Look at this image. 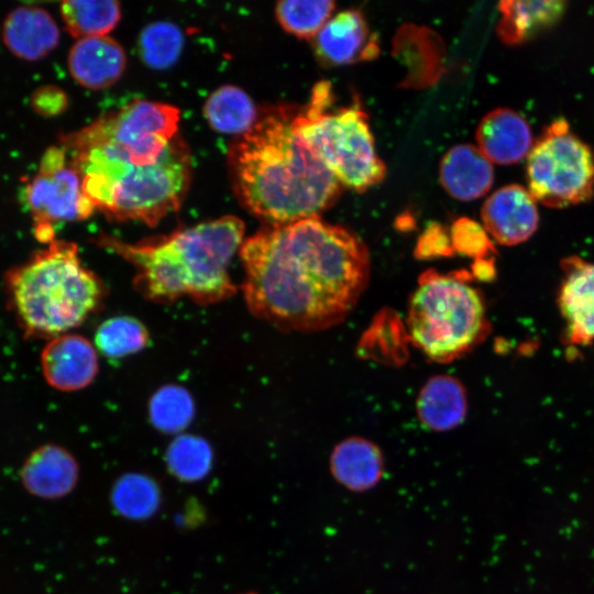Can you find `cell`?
Instances as JSON below:
<instances>
[{"mask_svg":"<svg viewBox=\"0 0 594 594\" xmlns=\"http://www.w3.org/2000/svg\"><path fill=\"white\" fill-rule=\"evenodd\" d=\"M239 252L250 311L284 331H320L342 322L370 280L363 241L320 217L267 226Z\"/></svg>","mask_w":594,"mask_h":594,"instance_id":"1","label":"cell"},{"mask_svg":"<svg viewBox=\"0 0 594 594\" xmlns=\"http://www.w3.org/2000/svg\"><path fill=\"white\" fill-rule=\"evenodd\" d=\"M179 119L174 106L138 99L62 138L96 209L150 227L179 209L191 177Z\"/></svg>","mask_w":594,"mask_h":594,"instance_id":"2","label":"cell"},{"mask_svg":"<svg viewBox=\"0 0 594 594\" xmlns=\"http://www.w3.org/2000/svg\"><path fill=\"white\" fill-rule=\"evenodd\" d=\"M295 108L266 109L229 150L232 186L241 204L268 226L320 217L342 185L299 135Z\"/></svg>","mask_w":594,"mask_h":594,"instance_id":"3","label":"cell"},{"mask_svg":"<svg viewBox=\"0 0 594 594\" xmlns=\"http://www.w3.org/2000/svg\"><path fill=\"white\" fill-rule=\"evenodd\" d=\"M244 230L241 219L224 216L134 244L109 235H100L97 244L135 268L133 283L144 298L166 304L188 296L210 305L237 290L229 266Z\"/></svg>","mask_w":594,"mask_h":594,"instance_id":"4","label":"cell"},{"mask_svg":"<svg viewBox=\"0 0 594 594\" xmlns=\"http://www.w3.org/2000/svg\"><path fill=\"white\" fill-rule=\"evenodd\" d=\"M8 304L24 336L52 339L100 308L106 287L75 243L54 240L4 275Z\"/></svg>","mask_w":594,"mask_h":594,"instance_id":"5","label":"cell"},{"mask_svg":"<svg viewBox=\"0 0 594 594\" xmlns=\"http://www.w3.org/2000/svg\"><path fill=\"white\" fill-rule=\"evenodd\" d=\"M332 100L330 84L318 82L309 103L296 111L295 125L341 185L363 193L382 182L386 167L376 153L361 105L354 101L351 106L329 110Z\"/></svg>","mask_w":594,"mask_h":594,"instance_id":"6","label":"cell"},{"mask_svg":"<svg viewBox=\"0 0 594 594\" xmlns=\"http://www.w3.org/2000/svg\"><path fill=\"white\" fill-rule=\"evenodd\" d=\"M407 322L414 343L439 363L473 350L490 328L481 293L463 279L438 273L420 278L410 298Z\"/></svg>","mask_w":594,"mask_h":594,"instance_id":"7","label":"cell"},{"mask_svg":"<svg viewBox=\"0 0 594 594\" xmlns=\"http://www.w3.org/2000/svg\"><path fill=\"white\" fill-rule=\"evenodd\" d=\"M528 190L549 208H566L594 195V153L563 119L553 121L527 156Z\"/></svg>","mask_w":594,"mask_h":594,"instance_id":"8","label":"cell"},{"mask_svg":"<svg viewBox=\"0 0 594 594\" xmlns=\"http://www.w3.org/2000/svg\"><path fill=\"white\" fill-rule=\"evenodd\" d=\"M26 200L34 220L35 238L54 241V223L85 220L95 211L82 194L79 174L69 165L51 174H37L26 186Z\"/></svg>","mask_w":594,"mask_h":594,"instance_id":"9","label":"cell"},{"mask_svg":"<svg viewBox=\"0 0 594 594\" xmlns=\"http://www.w3.org/2000/svg\"><path fill=\"white\" fill-rule=\"evenodd\" d=\"M562 279L558 306L564 321V340L569 345L585 346L594 342V262L568 256L560 262Z\"/></svg>","mask_w":594,"mask_h":594,"instance_id":"10","label":"cell"},{"mask_svg":"<svg viewBox=\"0 0 594 594\" xmlns=\"http://www.w3.org/2000/svg\"><path fill=\"white\" fill-rule=\"evenodd\" d=\"M314 51L324 66L372 61L380 53L377 36L364 15L349 9L331 16L314 37Z\"/></svg>","mask_w":594,"mask_h":594,"instance_id":"11","label":"cell"},{"mask_svg":"<svg viewBox=\"0 0 594 594\" xmlns=\"http://www.w3.org/2000/svg\"><path fill=\"white\" fill-rule=\"evenodd\" d=\"M537 201L529 190L518 184L501 187L483 204V227L502 245L527 241L538 229Z\"/></svg>","mask_w":594,"mask_h":594,"instance_id":"12","label":"cell"},{"mask_svg":"<svg viewBox=\"0 0 594 594\" xmlns=\"http://www.w3.org/2000/svg\"><path fill=\"white\" fill-rule=\"evenodd\" d=\"M41 366L50 386L73 392L88 386L98 372L95 348L86 338L64 333L50 339L41 353Z\"/></svg>","mask_w":594,"mask_h":594,"instance_id":"13","label":"cell"},{"mask_svg":"<svg viewBox=\"0 0 594 594\" xmlns=\"http://www.w3.org/2000/svg\"><path fill=\"white\" fill-rule=\"evenodd\" d=\"M475 139L486 158L499 165L527 158L535 142L528 121L509 108H496L486 113L476 128Z\"/></svg>","mask_w":594,"mask_h":594,"instance_id":"14","label":"cell"},{"mask_svg":"<svg viewBox=\"0 0 594 594\" xmlns=\"http://www.w3.org/2000/svg\"><path fill=\"white\" fill-rule=\"evenodd\" d=\"M67 64L78 84L98 90L119 80L125 69L127 56L112 37L92 36L80 38L73 45Z\"/></svg>","mask_w":594,"mask_h":594,"instance_id":"15","label":"cell"},{"mask_svg":"<svg viewBox=\"0 0 594 594\" xmlns=\"http://www.w3.org/2000/svg\"><path fill=\"white\" fill-rule=\"evenodd\" d=\"M21 479L24 487L37 497L62 498L77 485L79 465L66 449L45 444L34 450L26 459Z\"/></svg>","mask_w":594,"mask_h":594,"instance_id":"16","label":"cell"},{"mask_svg":"<svg viewBox=\"0 0 594 594\" xmlns=\"http://www.w3.org/2000/svg\"><path fill=\"white\" fill-rule=\"evenodd\" d=\"M2 35L9 51L29 62L46 56L59 41L53 16L45 9L33 6L12 10L3 23Z\"/></svg>","mask_w":594,"mask_h":594,"instance_id":"17","label":"cell"},{"mask_svg":"<svg viewBox=\"0 0 594 594\" xmlns=\"http://www.w3.org/2000/svg\"><path fill=\"white\" fill-rule=\"evenodd\" d=\"M439 174L446 191L461 201L484 196L494 182L492 162L468 143L454 145L443 155Z\"/></svg>","mask_w":594,"mask_h":594,"instance_id":"18","label":"cell"},{"mask_svg":"<svg viewBox=\"0 0 594 594\" xmlns=\"http://www.w3.org/2000/svg\"><path fill=\"white\" fill-rule=\"evenodd\" d=\"M330 472L349 491H369L380 483L384 474L382 451L365 438L344 439L331 452Z\"/></svg>","mask_w":594,"mask_h":594,"instance_id":"19","label":"cell"},{"mask_svg":"<svg viewBox=\"0 0 594 594\" xmlns=\"http://www.w3.org/2000/svg\"><path fill=\"white\" fill-rule=\"evenodd\" d=\"M468 410L466 393L462 383L449 375L429 378L419 392V420L435 431H448L459 426Z\"/></svg>","mask_w":594,"mask_h":594,"instance_id":"20","label":"cell"},{"mask_svg":"<svg viewBox=\"0 0 594 594\" xmlns=\"http://www.w3.org/2000/svg\"><path fill=\"white\" fill-rule=\"evenodd\" d=\"M566 3L561 0H505L498 4L502 18L496 31L499 40L517 45L534 34L553 26L563 15Z\"/></svg>","mask_w":594,"mask_h":594,"instance_id":"21","label":"cell"},{"mask_svg":"<svg viewBox=\"0 0 594 594\" xmlns=\"http://www.w3.org/2000/svg\"><path fill=\"white\" fill-rule=\"evenodd\" d=\"M204 114L215 131L239 135L246 133L258 118L250 96L232 85L221 86L209 96Z\"/></svg>","mask_w":594,"mask_h":594,"instance_id":"22","label":"cell"},{"mask_svg":"<svg viewBox=\"0 0 594 594\" xmlns=\"http://www.w3.org/2000/svg\"><path fill=\"white\" fill-rule=\"evenodd\" d=\"M67 32L80 40L105 36L121 18L120 3L113 0H67L61 3Z\"/></svg>","mask_w":594,"mask_h":594,"instance_id":"23","label":"cell"},{"mask_svg":"<svg viewBox=\"0 0 594 594\" xmlns=\"http://www.w3.org/2000/svg\"><path fill=\"white\" fill-rule=\"evenodd\" d=\"M113 508L128 519H147L161 506L162 491L151 476L130 473L118 479L111 488Z\"/></svg>","mask_w":594,"mask_h":594,"instance_id":"24","label":"cell"},{"mask_svg":"<svg viewBox=\"0 0 594 594\" xmlns=\"http://www.w3.org/2000/svg\"><path fill=\"white\" fill-rule=\"evenodd\" d=\"M213 454L209 443L197 436L177 437L167 448L165 462L172 476L184 483L205 479L212 468Z\"/></svg>","mask_w":594,"mask_h":594,"instance_id":"25","label":"cell"},{"mask_svg":"<svg viewBox=\"0 0 594 594\" xmlns=\"http://www.w3.org/2000/svg\"><path fill=\"white\" fill-rule=\"evenodd\" d=\"M334 8L331 0H289L277 2L275 13L286 32L300 38H314Z\"/></svg>","mask_w":594,"mask_h":594,"instance_id":"26","label":"cell"},{"mask_svg":"<svg viewBox=\"0 0 594 594\" xmlns=\"http://www.w3.org/2000/svg\"><path fill=\"white\" fill-rule=\"evenodd\" d=\"M183 46V32L177 25L166 21L145 26L138 42L141 58L154 69H166L175 64Z\"/></svg>","mask_w":594,"mask_h":594,"instance_id":"27","label":"cell"},{"mask_svg":"<svg viewBox=\"0 0 594 594\" xmlns=\"http://www.w3.org/2000/svg\"><path fill=\"white\" fill-rule=\"evenodd\" d=\"M148 341L146 328L132 317H114L96 332L98 349L109 358H122L142 350Z\"/></svg>","mask_w":594,"mask_h":594,"instance_id":"28","label":"cell"},{"mask_svg":"<svg viewBox=\"0 0 594 594\" xmlns=\"http://www.w3.org/2000/svg\"><path fill=\"white\" fill-rule=\"evenodd\" d=\"M194 416V403L189 393L179 386H164L152 397L150 417L162 432L174 433L185 429Z\"/></svg>","mask_w":594,"mask_h":594,"instance_id":"29","label":"cell"},{"mask_svg":"<svg viewBox=\"0 0 594 594\" xmlns=\"http://www.w3.org/2000/svg\"><path fill=\"white\" fill-rule=\"evenodd\" d=\"M451 243L454 251L476 260L488 258L495 252L493 241L479 222L469 218H459L450 230Z\"/></svg>","mask_w":594,"mask_h":594,"instance_id":"30","label":"cell"},{"mask_svg":"<svg viewBox=\"0 0 594 594\" xmlns=\"http://www.w3.org/2000/svg\"><path fill=\"white\" fill-rule=\"evenodd\" d=\"M454 252L451 237L440 223H430L420 235L416 246L419 257L446 256Z\"/></svg>","mask_w":594,"mask_h":594,"instance_id":"31","label":"cell"},{"mask_svg":"<svg viewBox=\"0 0 594 594\" xmlns=\"http://www.w3.org/2000/svg\"><path fill=\"white\" fill-rule=\"evenodd\" d=\"M31 106L40 116L55 117L66 110L68 98L65 91L58 87L43 86L32 94Z\"/></svg>","mask_w":594,"mask_h":594,"instance_id":"32","label":"cell"},{"mask_svg":"<svg viewBox=\"0 0 594 594\" xmlns=\"http://www.w3.org/2000/svg\"><path fill=\"white\" fill-rule=\"evenodd\" d=\"M66 166V151L56 146L50 147L40 162V174H51Z\"/></svg>","mask_w":594,"mask_h":594,"instance_id":"33","label":"cell"},{"mask_svg":"<svg viewBox=\"0 0 594 594\" xmlns=\"http://www.w3.org/2000/svg\"><path fill=\"white\" fill-rule=\"evenodd\" d=\"M239 594H256L255 592H244V593H239Z\"/></svg>","mask_w":594,"mask_h":594,"instance_id":"34","label":"cell"}]
</instances>
